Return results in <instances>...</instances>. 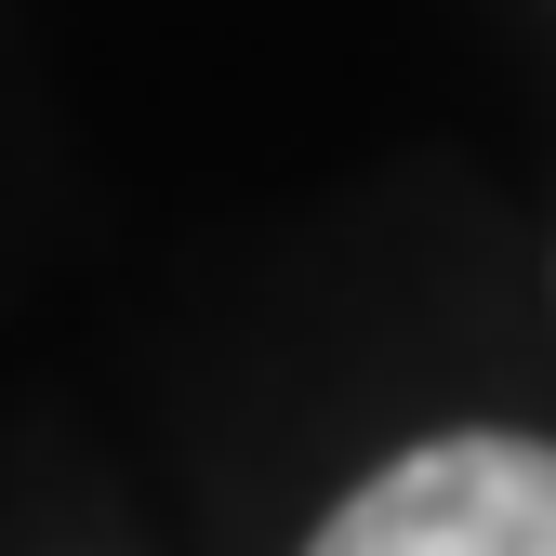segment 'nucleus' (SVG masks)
Returning a JSON list of instances; mask_svg holds the SVG:
<instances>
[{
  "label": "nucleus",
  "instance_id": "f257e3e1",
  "mask_svg": "<svg viewBox=\"0 0 556 556\" xmlns=\"http://www.w3.org/2000/svg\"><path fill=\"white\" fill-rule=\"evenodd\" d=\"M305 556H556V451L543 438H425L358 477Z\"/></svg>",
  "mask_w": 556,
  "mask_h": 556
}]
</instances>
